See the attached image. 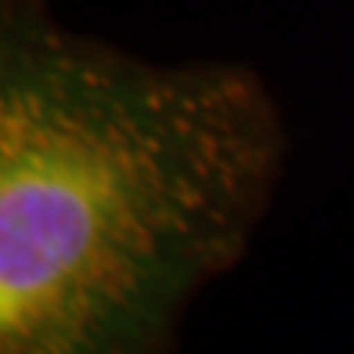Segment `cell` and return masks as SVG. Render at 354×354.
Instances as JSON below:
<instances>
[{"instance_id": "6da1fadb", "label": "cell", "mask_w": 354, "mask_h": 354, "mask_svg": "<svg viewBox=\"0 0 354 354\" xmlns=\"http://www.w3.org/2000/svg\"><path fill=\"white\" fill-rule=\"evenodd\" d=\"M286 151L253 69L151 63L3 0L0 354H174L250 253Z\"/></svg>"}]
</instances>
